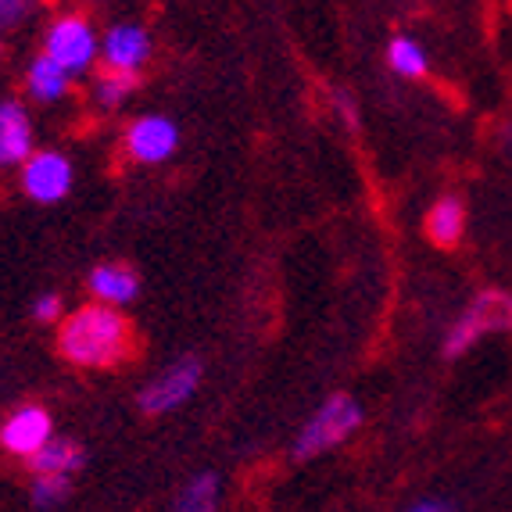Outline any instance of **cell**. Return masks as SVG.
Here are the masks:
<instances>
[{
    "label": "cell",
    "mask_w": 512,
    "mask_h": 512,
    "mask_svg": "<svg viewBox=\"0 0 512 512\" xmlns=\"http://www.w3.org/2000/svg\"><path fill=\"white\" fill-rule=\"evenodd\" d=\"M359 423H362L359 402L348 398V394H333L330 402L305 423V430L298 434V444H294V455L298 459H312V455L326 452L333 444H341L348 434H355Z\"/></svg>",
    "instance_id": "3"
},
{
    "label": "cell",
    "mask_w": 512,
    "mask_h": 512,
    "mask_svg": "<svg viewBox=\"0 0 512 512\" xmlns=\"http://www.w3.org/2000/svg\"><path fill=\"white\" fill-rule=\"evenodd\" d=\"M387 65H391L398 76L419 79V76H427V51H423L416 40H409V36H398V40H391V47H387Z\"/></svg>",
    "instance_id": "15"
},
{
    "label": "cell",
    "mask_w": 512,
    "mask_h": 512,
    "mask_svg": "<svg viewBox=\"0 0 512 512\" xmlns=\"http://www.w3.org/2000/svg\"><path fill=\"white\" fill-rule=\"evenodd\" d=\"M423 230H427L430 244H437V248H455V244L462 240V230H466V205L452 194L441 197V201L427 212Z\"/></svg>",
    "instance_id": "11"
},
{
    "label": "cell",
    "mask_w": 512,
    "mask_h": 512,
    "mask_svg": "<svg viewBox=\"0 0 512 512\" xmlns=\"http://www.w3.org/2000/svg\"><path fill=\"white\" fill-rule=\"evenodd\" d=\"M176 144H180V129H176L172 119H165V115H144L126 133L129 158H137L144 165H158L165 158H172Z\"/></svg>",
    "instance_id": "7"
},
{
    "label": "cell",
    "mask_w": 512,
    "mask_h": 512,
    "mask_svg": "<svg viewBox=\"0 0 512 512\" xmlns=\"http://www.w3.org/2000/svg\"><path fill=\"white\" fill-rule=\"evenodd\" d=\"M215 502H219V480H215V473H201L197 480H190L187 491L180 495V509L190 512L215 509Z\"/></svg>",
    "instance_id": "17"
},
{
    "label": "cell",
    "mask_w": 512,
    "mask_h": 512,
    "mask_svg": "<svg viewBox=\"0 0 512 512\" xmlns=\"http://www.w3.org/2000/svg\"><path fill=\"white\" fill-rule=\"evenodd\" d=\"M412 509H416V512H444V509H455V502H441V498H419Z\"/></svg>",
    "instance_id": "21"
},
{
    "label": "cell",
    "mask_w": 512,
    "mask_h": 512,
    "mask_svg": "<svg viewBox=\"0 0 512 512\" xmlns=\"http://www.w3.org/2000/svg\"><path fill=\"white\" fill-rule=\"evenodd\" d=\"M69 187H72V165L65 154L40 151V154H29L26 162H22V190L33 201H40V205L61 201V197L69 194Z\"/></svg>",
    "instance_id": "5"
},
{
    "label": "cell",
    "mask_w": 512,
    "mask_h": 512,
    "mask_svg": "<svg viewBox=\"0 0 512 512\" xmlns=\"http://www.w3.org/2000/svg\"><path fill=\"white\" fill-rule=\"evenodd\" d=\"M104 65L108 69H126V72H140V65L151 54V40L140 26H115L101 43Z\"/></svg>",
    "instance_id": "9"
},
{
    "label": "cell",
    "mask_w": 512,
    "mask_h": 512,
    "mask_svg": "<svg viewBox=\"0 0 512 512\" xmlns=\"http://www.w3.org/2000/svg\"><path fill=\"white\" fill-rule=\"evenodd\" d=\"M197 384H201V362H197V359L176 362V366L165 369L154 384L144 387V394H140V409H144V412L180 409V405L190 402V394L197 391Z\"/></svg>",
    "instance_id": "6"
},
{
    "label": "cell",
    "mask_w": 512,
    "mask_h": 512,
    "mask_svg": "<svg viewBox=\"0 0 512 512\" xmlns=\"http://www.w3.org/2000/svg\"><path fill=\"white\" fill-rule=\"evenodd\" d=\"M90 291L97 301H108V305H126L137 294V276L129 273L126 265H97L90 273Z\"/></svg>",
    "instance_id": "12"
},
{
    "label": "cell",
    "mask_w": 512,
    "mask_h": 512,
    "mask_svg": "<svg viewBox=\"0 0 512 512\" xmlns=\"http://www.w3.org/2000/svg\"><path fill=\"white\" fill-rule=\"evenodd\" d=\"M29 8V0H0V26H8V22H15L22 11Z\"/></svg>",
    "instance_id": "20"
},
{
    "label": "cell",
    "mask_w": 512,
    "mask_h": 512,
    "mask_svg": "<svg viewBox=\"0 0 512 512\" xmlns=\"http://www.w3.org/2000/svg\"><path fill=\"white\" fill-rule=\"evenodd\" d=\"M47 441H51V416H47L40 405L18 409L15 416L4 423V430H0V444H4L11 455H22V459L40 452Z\"/></svg>",
    "instance_id": "8"
},
{
    "label": "cell",
    "mask_w": 512,
    "mask_h": 512,
    "mask_svg": "<svg viewBox=\"0 0 512 512\" xmlns=\"http://www.w3.org/2000/svg\"><path fill=\"white\" fill-rule=\"evenodd\" d=\"M83 466V448L72 441H47L40 452L29 455V470L33 473H61V477H72V473Z\"/></svg>",
    "instance_id": "13"
},
{
    "label": "cell",
    "mask_w": 512,
    "mask_h": 512,
    "mask_svg": "<svg viewBox=\"0 0 512 512\" xmlns=\"http://www.w3.org/2000/svg\"><path fill=\"white\" fill-rule=\"evenodd\" d=\"M33 154V126L26 108L15 101L0 104V165H18Z\"/></svg>",
    "instance_id": "10"
},
{
    "label": "cell",
    "mask_w": 512,
    "mask_h": 512,
    "mask_svg": "<svg viewBox=\"0 0 512 512\" xmlns=\"http://www.w3.org/2000/svg\"><path fill=\"white\" fill-rule=\"evenodd\" d=\"M69 79H72V72L43 51L40 58L33 61V69H29V90H33V97H40V101H58V97L69 90Z\"/></svg>",
    "instance_id": "14"
},
{
    "label": "cell",
    "mask_w": 512,
    "mask_h": 512,
    "mask_svg": "<svg viewBox=\"0 0 512 512\" xmlns=\"http://www.w3.org/2000/svg\"><path fill=\"white\" fill-rule=\"evenodd\" d=\"M69 477H61V473H36V484H33V502L40 509H54L69 498Z\"/></svg>",
    "instance_id": "18"
},
{
    "label": "cell",
    "mask_w": 512,
    "mask_h": 512,
    "mask_svg": "<svg viewBox=\"0 0 512 512\" xmlns=\"http://www.w3.org/2000/svg\"><path fill=\"white\" fill-rule=\"evenodd\" d=\"M33 316L40 319V323H54V319L61 316V298H54V294H43V298H36Z\"/></svg>",
    "instance_id": "19"
},
{
    "label": "cell",
    "mask_w": 512,
    "mask_h": 512,
    "mask_svg": "<svg viewBox=\"0 0 512 512\" xmlns=\"http://www.w3.org/2000/svg\"><path fill=\"white\" fill-rule=\"evenodd\" d=\"M484 333H512V294L484 291L470 301V308L455 319V326L444 337V355L459 359Z\"/></svg>",
    "instance_id": "2"
},
{
    "label": "cell",
    "mask_w": 512,
    "mask_h": 512,
    "mask_svg": "<svg viewBox=\"0 0 512 512\" xmlns=\"http://www.w3.org/2000/svg\"><path fill=\"white\" fill-rule=\"evenodd\" d=\"M137 90V72H126V69H108L104 65L101 79H97V101L104 104V108H115V104H122L129 94Z\"/></svg>",
    "instance_id": "16"
},
{
    "label": "cell",
    "mask_w": 512,
    "mask_h": 512,
    "mask_svg": "<svg viewBox=\"0 0 512 512\" xmlns=\"http://www.w3.org/2000/svg\"><path fill=\"white\" fill-rule=\"evenodd\" d=\"M97 51H101V43H97L94 26L83 15H65L47 29V54L61 61L72 76L90 69L97 61Z\"/></svg>",
    "instance_id": "4"
},
{
    "label": "cell",
    "mask_w": 512,
    "mask_h": 512,
    "mask_svg": "<svg viewBox=\"0 0 512 512\" xmlns=\"http://www.w3.org/2000/svg\"><path fill=\"white\" fill-rule=\"evenodd\" d=\"M58 348H61V355L69 362H76V366L108 369V366H119L122 359H129V351H133V330H129L119 305L94 301V305L76 308V312L61 323Z\"/></svg>",
    "instance_id": "1"
}]
</instances>
